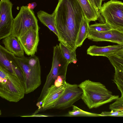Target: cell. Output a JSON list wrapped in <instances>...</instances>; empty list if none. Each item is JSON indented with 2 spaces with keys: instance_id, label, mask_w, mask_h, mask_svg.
Instances as JSON below:
<instances>
[{
  "instance_id": "obj_1",
  "label": "cell",
  "mask_w": 123,
  "mask_h": 123,
  "mask_svg": "<svg viewBox=\"0 0 123 123\" xmlns=\"http://www.w3.org/2000/svg\"><path fill=\"white\" fill-rule=\"evenodd\" d=\"M53 12L61 42L76 50V39L84 15L77 0H59Z\"/></svg>"
},
{
  "instance_id": "obj_2",
  "label": "cell",
  "mask_w": 123,
  "mask_h": 123,
  "mask_svg": "<svg viewBox=\"0 0 123 123\" xmlns=\"http://www.w3.org/2000/svg\"><path fill=\"white\" fill-rule=\"evenodd\" d=\"M82 91L81 99L89 109L96 108L116 100L118 95L112 92L100 82L86 80L78 85Z\"/></svg>"
},
{
  "instance_id": "obj_3",
  "label": "cell",
  "mask_w": 123,
  "mask_h": 123,
  "mask_svg": "<svg viewBox=\"0 0 123 123\" xmlns=\"http://www.w3.org/2000/svg\"><path fill=\"white\" fill-rule=\"evenodd\" d=\"M25 94L23 82L18 76L0 66V96L10 102H17Z\"/></svg>"
},
{
  "instance_id": "obj_4",
  "label": "cell",
  "mask_w": 123,
  "mask_h": 123,
  "mask_svg": "<svg viewBox=\"0 0 123 123\" xmlns=\"http://www.w3.org/2000/svg\"><path fill=\"white\" fill-rule=\"evenodd\" d=\"M17 57L24 74L25 94L33 92L41 85V68L39 58Z\"/></svg>"
},
{
  "instance_id": "obj_5",
  "label": "cell",
  "mask_w": 123,
  "mask_h": 123,
  "mask_svg": "<svg viewBox=\"0 0 123 123\" xmlns=\"http://www.w3.org/2000/svg\"><path fill=\"white\" fill-rule=\"evenodd\" d=\"M38 20L33 10L27 6H23L14 18L11 34L18 38L28 31L31 30L39 31Z\"/></svg>"
},
{
  "instance_id": "obj_6",
  "label": "cell",
  "mask_w": 123,
  "mask_h": 123,
  "mask_svg": "<svg viewBox=\"0 0 123 123\" xmlns=\"http://www.w3.org/2000/svg\"><path fill=\"white\" fill-rule=\"evenodd\" d=\"M99 12L103 17L105 23L112 29L123 32V2L111 0L104 3Z\"/></svg>"
},
{
  "instance_id": "obj_7",
  "label": "cell",
  "mask_w": 123,
  "mask_h": 123,
  "mask_svg": "<svg viewBox=\"0 0 123 123\" xmlns=\"http://www.w3.org/2000/svg\"><path fill=\"white\" fill-rule=\"evenodd\" d=\"M69 63L62 55L59 45L53 47V56L51 70L48 74L46 81V90L49 87L53 80L59 75L66 79L68 66Z\"/></svg>"
},
{
  "instance_id": "obj_8",
  "label": "cell",
  "mask_w": 123,
  "mask_h": 123,
  "mask_svg": "<svg viewBox=\"0 0 123 123\" xmlns=\"http://www.w3.org/2000/svg\"><path fill=\"white\" fill-rule=\"evenodd\" d=\"M65 89L63 94L53 108L63 110L72 106L75 102L81 99L82 91L78 85L71 84L64 81Z\"/></svg>"
},
{
  "instance_id": "obj_9",
  "label": "cell",
  "mask_w": 123,
  "mask_h": 123,
  "mask_svg": "<svg viewBox=\"0 0 123 123\" xmlns=\"http://www.w3.org/2000/svg\"><path fill=\"white\" fill-rule=\"evenodd\" d=\"M13 5L9 0H0V40L11 34L14 19L12 13Z\"/></svg>"
},
{
  "instance_id": "obj_10",
  "label": "cell",
  "mask_w": 123,
  "mask_h": 123,
  "mask_svg": "<svg viewBox=\"0 0 123 123\" xmlns=\"http://www.w3.org/2000/svg\"><path fill=\"white\" fill-rule=\"evenodd\" d=\"M87 38L93 41H108L123 45V32L115 29L100 32L90 30Z\"/></svg>"
},
{
  "instance_id": "obj_11",
  "label": "cell",
  "mask_w": 123,
  "mask_h": 123,
  "mask_svg": "<svg viewBox=\"0 0 123 123\" xmlns=\"http://www.w3.org/2000/svg\"><path fill=\"white\" fill-rule=\"evenodd\" d=\"M39 31L34 30H29L17 38L28 56L35 55L37 51L39 40Z\"/></svg>"
},
{
  "instance_id": "obj_12",
  "label": "cell",
  "mask_w": 123,
  "mask_h": 123,
  "mask_svg": "<svg viewBox=\"0 0 123 123\" xmlns=\"http://www.w3.org/2000/svg\"><path fill=\"white\" fill-rule=\"evenodd\" d=\"M64 81L63 84L59 87L54 84L47 89L41 101L43 109L52 108L56 102L63 93L65 89Z\"/></svg>"
},
{
  "instance_id": "obj_13",
  "label": "cell",
  "mask_w": 123,
  "mask_h": 123,
  "mask_svg": "<svg viewBox=\"0 0 123 123\" xmlns=\"http://www.w3.org/2000/svg\"><path fill=\"white\" fill-rule=\"evenodd\" d=\"M123 48V45L120 44L99 47L95 45L90 46L87 50V54L94 56H101L108 58L116 54Z\"/></svg>"
},
{
  "instance_id": "obj_14",
  "label": "cell",
  "mask_w": 123,
  "mask_h": 123,
  "mask_svg": "<svg viewBox=\"0 0 123 123\" xmlns=\"http://www.w3.org/2000/svg\"><path fill=\"white\" fill-rule=\"evenodd\" d=\"M83 12L84 17L89 22L99 19L104 22L99 12L92 4L89 0H77Z\"/></svg>"
},
{
  "instance_id": "obj_15",
  "label": "cell",
  "mask_w": 123,
  "mask_h": 123,
  "mask_svg": "<svg viewBox=\"0 0 123 123\" xmlns=\"http://www.w3.org/2000/svg\"><path fill=\"white\" fill-rule=\"evenodd\" d=\"M5 48L17 57L24 56V51L20 42L15 37L11 34L2 39Z\"/></svg>"
},
{
  "instance_id": "obj_16",
  "label": "cell",
  "mask_w": 123,
  "mask_h": 123,
  "mask_svg": "<svg viewBox=\"0 0 123 123\" xmlns=\"http://www.w3.org/2000/svg\"><path fill=\"white\" fill-rule=\"evenodd\" d=\"M37 16L39 21L53 31L57 37L58 40L61 42V38L56 27L54 13L53 12L52 14H49L40 10L37 12Z\"/></svg>"
},
{
  "instance_id": "obj_17",
  "label": "cell",
  "mask_w": 123,
  "mask_h": 123,
  "mask_svg": "<svg viewBox=\"0 0 123 123\" xmlns=\"http://www.w3.org/2000/svg\"><path fill=\"white\" fill-rule=\"evenodd\" d=\"M89 23L84 17L81 22L76 39V46L77 48L82 45L85 40L87 38L90 30Z\"/></svg>"
},
{
  "instance_id": "obj_18",
  "label": "cell",
  "mask_w": 123,
  "mask_h": 123,
  "mask_svg": "<svg viewBox=\"0 0 123 123\" xmlns=\"http://www.w3.org/2000/svg\"><path fill=\"white\" fill-rule=\"evenodd\" d=\"M6 49L3 46L0 45V66L11 73L16 75L13 68L8 57Z\"/></svg>"
},
{
  "instance_id": "obj_19",
  "label": "cell",
  "mask_w": 123,
  "mask_h": 123,
  "mask_svg": "<svg viewBox=\"0 0 123 123\" xmlns=\"http://www.w3.org/2000/svg\"><path fill=\"white\" fill-rule=\"evenodd\" d=\"M59 45L62 55L68 63H76L77 60L76 50L72 51L62 42L60 43Z\"/></svg>"
},
{
  "instance_id": "obj_20",
  "label": "cell",
  "mask_w": 123,
  "mask_h": 123,
  "mask_svg": "<svg viewBox=\"0 0 123 123\" xmlns=\"http://www.w3.org/2000/svg\"><path fill=\"white\" fill-rule=\"evenodd\" d=\"M73 110L69 111L68 113L64 116L67 117H98L100 116V114L86 111L80 109L77 106L73 105Z\"/></svg>"
},
{
  "instance_id": "obj_21",
  "label": "cell",
  "mask_w": 123,
  "mask_h": 123,
  "mask_svg": "<svg viewBox=\"0 0 123 123\" xmlns=\"http://www.w3.org/2000/svg\"><path fill=\"white\" fill-rule=\"evenodd\" d=\"M114 68L115 73L113 80L121 93L120 97L123 98V72L116 68Z\"/></svg>"
},
{
  "instance_id": "obj_22",
  "label": "cell",
  "mask_w": 123,
  "mask_h": 123,
  "mask_svg": "<svg viewBox=\"0 0 123 123\" xmlns=\"http://www.w3.org/2000/svg\"><path fill=\"white\" fill-rule=\"evenodd\" d=\"M114 68L123 72V59L114 54L108 58Z\"/></svg>"
},
{
  "instance_id": "obj_23",
  "label": "cell",
  "mask_w": 123,
  "mask_h": 123,
  "mask_svg": "<svg viewBox=\"0 0 123 123\" xmlns=\"http://www.w3.org/2000/svg\"><path fill=\"white\" fill-rule=\"evenodd\" d=\"M90 30L98 32L105 31L112 29L106 23H96L89 26Z\"/></svg>"
},
{
  "instance_id": "obj_24",
  "label": "cell",
  "mask_w": 123,
  "mask_h": 123,
  "mask_svg": "<svg viewBox=\"0 0 123 123\" xmlns=\"http://www.w3.org/2000/svg\"><path fill=\"white\" fill-rule=\"evenodd\" d=\"M109 109L113 111H123V98H118L115 102L110 105Z\"/></svg>"
},
{
  "instance_id": "obj_25",
  "label": "cell",
  "mask_w": 123,
  "mask_h": 123,
  "mask_svg": "<svg viewBox=\"0 0 123 123\" xmlns=\"http://www.w3.org/2000/svg\"><path fill=\"white\" fill-rule=\"evenodd\" d=\"M100 115V116L123 117V111L111 110L110 111H103Z\"/></svg>"
},
{
  "instance_id": "obj_26",
  "label": "cell",
  "mask_w": 123,
  "mask_h": 123,
  "mask_svg": "<svg viewBox=\"0 0 123 123\" xmlns=\"http://www.w3.org/2000/svg\"><path fill=\"white\" fill-rule=\"evenodd\" d=\"M65 80V79L61 75H59L55 80L54 85L57 87L61 86L63 84Z\"/></svg>"
},
{
  "instance_id": "obj_27",
  "label": "cell",
  "mask_w": 123,
  "mask_h": 123,
  "mask_svg": "<svg viewBox=\"0 0 123 123\" xmlns=\"http://www.w3.org/2000/svg\"><path fill=\"white\" fill-rule=\"evenodd\" d=\"M94 0L97 7L99 10L102 6V0Z\"/></svg>"
},
{
  "instance_id": "obj_28",
  "label": "cell",
  "mask_w": 123,
  "mask_h": 123,
  "mask_svg": "<svg viewBox=\"0 0 123 123\" xmlns=\"http://www.w3.org/2000/svg\"><path fill=\"white\" fill-rule=\"evenodd\" d=\"M37 4L36 2L30 3L27 4L28 8L30 9L33 10L37 6Z\"/></svg>"
},
{
  "instance_id": "obj_29",
  "label": "cell",
  "mask_w": 123,
  "mask_h": 123,
  "mask_svg": "<svg viewBox=\"0 0 123 123\" xmlns=\"http://www.w3.org/2000/svg\"><path fill=\"white\" fill-rule=\"evenodd\" d=\"M49 116H46L45 115H34L30 116H21L22 117H48Z\"/></svg>"
},
{
  "instance_id": "obj_30",
  "label": "cell",
  "mask_w": 123,
  "mask_h": 123,
  "mask_svg": "<svg viewBox=\"0 0 123 123\" xmlns=\"http://www.w3.org/2000/svg\"><path fill=\"white\" fill-rule=\"evenodd\" d=\"M116 54L123 59V48L118 52Z\"/></svg>"
},
{
  "instance_id": "obj_31",
  "label": "cell",
  "mask_w": 123,
  "mask_h": 123,
  "mask_svg": "<svg viewBox=\"0 0 123 123\" xmlns=\"http://www.w3.org/2000/svg\"><path fill=\"white\" fill-rule=\"evenodd\" d=\"M91 3L92 4L93 6L96 9H98V10H99L97 7L95 3L94 2V0H89Z\"/></svg>"
},
{
  "instance_id": "obj_32",
  "label": "cell",
  "mask_w": 123,
  "mask_h": 123,
  "mask_svg": "<svg viewBox=\"0 0 123 123\" xmlns=\"http://www.w3.org/2000/svg\"><path fill=\"white\" fill-rule=\"evenodd\" d=\"M105 0H102V1H103Z\"/></svg>"
}]
</instances>
